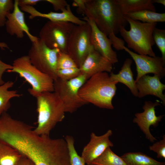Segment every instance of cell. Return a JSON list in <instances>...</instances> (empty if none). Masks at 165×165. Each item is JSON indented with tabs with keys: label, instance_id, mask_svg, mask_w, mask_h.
I'll list each match as a JSON object with an SVG mask.
<instances>
[{
	"label": "cell",
	"instance_id": "cell-1",
	"mask_svg": "<svg viewBox=\"0 0 165 165\" xmlns=\"http://www.w3.org/2000/svg\"><path fill=\"white\" fill-rule=\"evenodd\" d=\"M12 146L35 165H71L65 139L38 135L31 127L20 131L13 139Z\"/></svg>",
	"mask_w": 165,
	"mask_h": 165
},
{
	"label": "cell",
	"instance_id": "cell-2",
	"mask_svg": "<svg viewBox=\"0 0 165 165\" xmlns=\"http://www.w3.org/2000/svg\"><path fill=\"white\" fill-rule=\"evenodd\" d=\"M86 7L85 16L107 36L117 34L121 26L128 24L116 0H87Z\"/></svg>",
	"mask_w": 165,
	"mask_h": 165
},
{
	"label": "cell",
	"instance_id": "cell-3",
	"mask_svg": "<svg viewBox=\"0 0 165 165\" xmlns=\"http://www.w3.org/2000/svg\"><path fill=\"white\" fill-rule=\"evenodd\" d=\"M107 72L97 73L87 79L79 89V97L87 104L100 108L112 110L113 97L116 94V84Z\"/></svg>",
	"mask_w": 165,
	"mask_h": 165
},
{
	"label": "cell",
	"instance_id": "cell-4",
	"mask_svg": "<svg viewBox=\"0 0 165 165\" xmlns=\"http://www.w3.org/2000/svg\"><path fill=\"white\" fill-rule=\"evenodd\" d=\"M35 98L38 116L37 126L34 131L39 135H49L57 123L64 118V105L54 92H43Z\"/></svg>",
	"mask_w": 165,
	"mask_h": 165
},
{
	"label": "cell",
	"instance_id": "cell-5",
	"mask_svg": "<svg viewBox=\"0 0 165 165\" xmlns=\"http://www.w3.org/2000/svg\"><path fill=\"white\" fill-rule=\"evenodd\" d=\"M125 17L130 25V29L127 30L125 27L121 26L119 32L128 47L138 54L155 57L152 49L155 44L152 34L157 23H143L126 16Z\"/></svg>",
	"mask_w": 165,
	"mask_h": 165
},
{
	"label": "cell",
	"instance_id": "cell-6",
	"mask_svg": "<svg viewBox=\"0 0 165 165\" xmlns=\"http://www.w3.org/2000/svg\"><path fill=\"white\" fill-rule=\"evenodd\" d=\"M12 65V69L7 72L16 73L24 79L31 86L28 90L33 96L35 97L43 92H54V80L32 65L28 55L16 58Z\"/></svg>",
	"mask_w": 165,
	"mask_h": 165
},
{
	"label": "cell",
	"instance_id": "cell-7",
	"mask_svg": "<svg viewBox=\"0 0 165 165\" xmlns=\"http://www.w3.org/2000/svg\"><path fill=\"white\" fill-rule=\"evenodd\" d=\"M84 75L65 81L58 78L54 81V92L63 103L65 112L72 113L87 104L79 97V89L87 80Z\"/></svg>",
	"mask_w": 165,
	"mask_h": 165
},
{
	"label": "cell",
	"instance_id": "cell-8",
	"mask_svg": "<svg viewBox=\"0 0 165 165\" xmlns=\"http://www.w3.org/2000/svg\"><path fill=\"white\" fill-rule=\"evenodd\" d=\"M86 22L83 25H75L69 36L67 46V53L79 68L82 65L93 46L91 27Z\"/></svg>",
	"mask_w": 165,
	"mask_h": 165
},
{
	"label": "cell",
	"instance_id": "cell-9",
	"mask_svg": "<svg viewBox=\"0 0 165 165\" xmlns=\"http://www.w3.org/2000/svg\"><path fill=\"white\" fill-rule=\"evenodd\" d=\"M60 51L50 48L38 38L32 42L28 55L32 65L54 81L57 78V60Z\"/></svg>",
	"mask_w": 165,
	"mask_h": 165
},
{
	"label": "cell",
	"instance_id": "cell-10",
	"mask_svg": "<svg viewBox=\"0 0 165 165\" xmlns=\"http://www.w3.org/2000/svg\"><path fill=\"white\" fill-rule=\"evenodd\" d=\"M74 26L69 22L49 20L41 29L39 38L50 48L67 53L69 38Z\"/></svg>",
	"mask_w": 165,
	"mask_h": 165
},
{
	"label": "cell",
	"instance_id": "cell-11",
	"mask_svg": "<svg viewBox=\"0 0 165 165\" xmlns=\"http://www.w3.org/2000/svg\"><path fill=\"white\" fill-rule=\"evenodd\" d=\"M123 48L130 55L136 64L137 76L135 82L141 76L148 73L157 75L161 79L164 77L165 61L162 57L139 54L131 51L125 46H123Z\"/></svg>",
	"mask_w": 165,
	"mask_h": 165
},
{
	"label": "cell",
	"instance_id": "cell-12",
	"mask_svg": "<svg viewBox=\"0 0 165 165\" xmlns=\"http://www.w3.org/2000/svg\"><path fill=\"white\" fill-rule=\"evenodd\" d=\"M160 105L158 101L154 103L150 101H145L142 108L144 111L135 113L133 120L134 123L137 124L146 138L152 143L157 140L151 133L150 127L151 126L157 127L164 116L163 115L158 116L156 115L155 107Z\"/></svg>",
	"mask_w": 165,
	"mask_h": 165
},
{
	"label": "cell",
	"instance_id": "cell-13",
	"mask_svg": "<svg viewBox=\"0 0 165 165\" xmlns=\"http://www.w3.org/2000/svg\"><path fill=\"white\" fill-rule=\"evenodd\" d=\"M5 23L6 32L11 36L15 35L18 38H22L25 33L32 42L38 38L31 34L29 28L24 19V13L20 9L18 5V0L14 1L13 10L6 15Z\"/></svg>",
	"mask_w": 165,
	"mask_h": 165
},
{
	"label": "cell",
	"instance_id": "cell-14",
	"mask_svg": "<svg viewBox=\"0 0 165 165\" xmlns=\"http://www.w3.org/2000/svg\"><path fill=\"white\" fill-rule=\"evenodd\" d=\"M112 134L110 129L101 136H97L94 132L91 133L90 141L84 147L81 156L86 163L90 165L106 149L113 147V144L109 139Z\"/></svg>",
	"mask_w": 165,
	"mask_h": 165
},
{
	"label": "cell",
	"instance_id": "cell-15",
	"mask_svg": "<svg viewBox=\"0 0 165 165\" xmlns=\"http://www.w3.org/2000/svg\"><path fill=\"white\" fill-rule=\"evenodd\" d=\"M84 20L90 24L91 29V39L92 45L95 50L108 59L113 64L118 62L116 52L113 50L110 39L100 31L94 22L85 16Z\"/></svg>",
	"mask_w": 165,
	"mask_h": 165
},
{
	"label": "cell",
	"instance_id": "cell-16",
	"mask_svg": "<svg viewBox=\"0 0 165 165\" xmlns=\"http://www.w3.org/2000/svg\"><path fill=\"white\" fill-rule=\"evenodd\" d=\"M113 64L94 49L91 48L87 56L79 68L81 74L87 79L100 72H111Z\"/></svg>",
	"mask_w": 165,
	"mask_h": 165
},
{
	"label": "cell",
	"instance_id": "cell-17",
	"mask_svg": "<svg viewBox=\"0 0 165 165\" xmlns=\"http://www.w3.org/2000/svg\"><path fill=\"white\" fill-rule=\"evenodd\" d=\"M161 78L158 75L153 76L145 75L137 81L136 84L138 90V97L142 98L148 95H152L159 98L163 105H165V95L163 93L165 85L160 81Z\"/></svg>",
	"mask_w": 165,
	"mask_h": 165
},
{
	"label": "cell",
	"instance_id": "cell-18",
	"mask_svg": "<svg viewBox=\"0 0 165 165\" xmlns=\"http://www.w3.org/2000/svg\"><path fill=\"white\" fill-rule=\"evenodd\" d=\"M20 9L22 11L29 13V19H31L41 17L48 19L52 21L69 22L78 25H83L86 22L81 20L73 13L69 4L61 13L51 11L47 13H42L38 11L33 6H22Z\"/></svg>",
	"mask_w": 165,
	"mask_h": 165
},
{
	"label": "cell",
	"instance_id": "cell-19",
	"mask_svg": "<svg viewBox=\"0 0 165 165\" xmlns=\"http://www.w3.org/2000/svg\"><path fill=\"white\" fill-rule=\"evenodd\" d=\"M132 62L130 58H126L118 73L115 74L111 72L109 76L112 80L118 83H121L126 86L132 94L134 96L138 97V90L131 67Z\"/></svg>",
	"mask_w": 165,
	"mask_h": 165
},
{
	"label": "cell",
	"instance_id": "cell-20",
	"mask_svg": "<svg viewBox=\"0 0 165 165\" xmlns=\"http://www.w3.org/2000/svg\"><path fill=\"white\" fill-rule=\"evenodd\" d=\"M122 13L125 16L130 13L144 10L156 12L152 0H116Z\"/></svg>",
	"mask_w": 165,
	"mask_h": 165
},
{
	"label": "cell",
	"instance_id": "cell-21",
	"mask_svg": "<svg viewBox=\"0 0 165 165\" xmlns=\"http://www.w3.org/2000/svg\"><path fill=\"white\" fill-rule=\"evenodd\" d=\"M120 157L126 165H165L164 162L158 161L140 152H127Z\"/></svg>",
	"mask_w": 165,
	"mask_h": 165
},
{
	"label": "cell",
	"instance_id": "cell-22",
	"mask_svg": "<svg viewBox=\"0 0 165 165\" xmlns=\"http://www.w3.org/2000/svg\"><path fill=\"white\" fill-rule=\"evenodd\" d=\"M14 85V82L8 81L0 85V117L10 107V100L14 97H20L21 95L16 90H8Z\"/></svg>",
	"mask_w": 165,
	"mask_h": 165
},
{
	"label": "cell",
	"instance_id": "cell-23",
	"mask_svg": "<svg viewBox=\"0 0 165 165\" xmlns=\"http://www.w3.org/2000/svg\"><path fill=\"white\" fill-rule=\"evenodd\" d=\"M22 156L14 148L0 142V165H17Z\"/></svg>",
	"mask_w": 165,
	"mask_h": 165
},
{
	"label": "cell",
	"instance_id": "cell-24",
	"mask_svg": "<svg viewBox=\"0 0 165 165\" xmlns=\"http://www.w3.org/2000/svg\"><path fill=\"white\" fill-rule=\"evenodd\" d=\"M125 16L143 23H154L165 21V13H158L148 10L128 13Z\"/></svg>",
	"mask_w": 165,
	"mask_h": 165
},
{
	"label": "cell",
	"instance_id": "cell-25",
	"mask_svg": "<svg viewBox=\"0 0 165 165\" xmlns=\"http://www.w3.org/2000/svg\"><path fill=\"white\" fill-rule=\"evenodd\" d=\"M91 164L94 165H126L120 156L114 153L110 147L108 148Z\"/></svg>",
	"mask_w": 165,
	"mask_h": 165
},
{
	"label": "cell",
	"instance_id": "cell-26",
	"mask_svg": "<svg viewBox=\"0 0 165 165\" xmlns=\"http://www.w3.org/2000/svg\"><path fill=\"white\" fill-rule=\"evenodd\" d=\"M68 148L71 165H85L83 158L78 154L74 146L73 137L66 135L65 137Z\"/></svg>",
	"mask_w": 165,
	"mask_h": 165
},
{
	"label": "cell",
	"instance_id": "cell-27",
	"mask_svg": "<svg viewBox=\"0 0 165 165\" xmlns=\"http://www.w3.org/2000/svg\"><path fill=\"white\" fill-rule=\"evenodd\" d=\"M77 67L76 64L68 53L61 51L58 52L57 60V70Z\"/></svg>",
	"mask_w": 165,
	"mask_h": 165
},
{
	"label": "cell",
	"instance_id": "cell-28",
	"mask_svg": "<svg viewBox=\"0 0 165 165\" xmlns=\"http://www.w3.org/2000/svg\"><path fill=\"white\" fill-rule=\"evenodd\" d=\"M152 35L155 43L161 53L162 57L165 61V30L156 27Z\"/></svg>",
	"mask_w": 165,
	"mask_h": 165
},
{
	"label": "cell",
	"instance_id": "cell-29",
	"mask_svg": "<svg viewBox=\"0 0 165 165\" xmlns=\"http://www.w3.org/2000/svg\"><path fill=\"white\" fill-rule=\"evenodd\" d=\"M14 8V1L12 0H0V27L5 25L6 15Z\"/></svg>",
	"mask_w": 165,
	"mask_h": 165
},
{
	"label": "cell",
	"instance_id": "cell-30",
	"mask_svg": "<svg viewBox=\"0 0 165 165\" xmlns=\"http://www.w3.org/2000/svg\"><path fill=\"white\" fill-rule=\"evenodd\" d=\"M57 78L64 80L68 81L81 75L79 68H74L57 70Z\"/></svg>",
	"mask_w": 165,
	"mask_h": 165
},
{
	"label": "cell",
	"instance_id": "cell-31",
	"mask_svg": "<svg viewBox=\"0 0 165 165\" xmlns=\"http://www.w3.org/2000/svg\"><path fill=\"white\" fill-rule=\"evenodd\" d=\"M149 149L157 154V158L165 159V135L164 134L162 139L154 143L149 146Z\"/></svg>",
	"mask_w": 165,
	"mask_h": 165
},
{
	"label": "cell",
	"instance_id": "cell-32",
	"mask_svg": "<svg viewBox=\"0 0 165 165\" xmlns=\"http://www.w3.org/2000/svg\"><path fill=\"white\" fill-rule=\"evenodd\" d=\"M112 43V45L116 50H123V46H124V41L121 38H119L113 33H112L108 36Z\"/></svg>",
	"mask_w": 165,
	"mask_h": 165
},
{
	"label": "cell",
	"instance_id": "cell-33",
	"mask_svg": "<svg viewBox=\"0 0 165 165\" xmlns=\"http://www.w3.org/2000/svg\"><path fill=\"white\" fill-rule=\"evenodd\" d=\"M52 5L54 10L55 11L61 10V11L65 9L68 4L65 0H46Z\"/></svg>",
	"mask_w": 165,
	"mask_h": 165
},
{
	"label": "cell",
	"instance_id": "cell-34",
	"mask_svg": "<svg viewBox=\"0 0 165 165\" xmlns=\"http://www.w3.org/2000/svg\"><path fill=\"white\" fill-rule=\"evenodd\" d=\"M87 0H74L72 6L77 7V12L78 14H84L86 10V3Z\"/></svg>",
	"mask_w": 165,
	"mask_h": 165
},
{
	"label": "cell",
	"instance_id": "cell-35",
	"mask_svg": "<svg viewBox=\"0 0 165 165\" xmlns=\"http://www.w3.org/2000/svg\"><path fill=\"white\" fill-rule=\"evenodd\" d=\"M12 68V65L4 62L0 59V85L3 84L5 82L2 79V76L4 73L11 70Z\"/></svg>",
	"mask_w": 165,
	"mask_h": 165
},
{
	"label": "cell",
	"instance_id": "cell-36",
	"mask_svg": "<svg viewBox=\"0 0 165 165\" xmlns=\"http://www.w3.org/2000/svg\"><path fill=\"white\" fill-rule=\"evenodd\" d=\"M42 1L41 0H18L19 7L22 6H32L35 5L38 2Z\"/></svg>",
	"mask_w": 165,
	"mask_h": 165
},
{
	"label": "cell",
	"instance_id": "cell-37",
	"mask_svg": "<svg viewBox=\"0 0 165 165\" xmlns=\"http://www.w3.org/2000/svg\"><path fill=\"white\" fill-rule=\"evenodd\" d=\"M17 165H35L33 162L28 158L23 155Z\"/></svg>",
	"mask_w": 165,
	"mask_h": 165
},
{
	"label": "cell",
	"instance_id": "cell-38",
	"mask_svg": "<svg viewBox=\"0 0 165 165\" xmlns=\"http://www.w3.org/2000/svg\"><path fill=\"white\" fill-rule=\"evenodd\" d=\"M0 48L2 50H5L6 49H9L8 45L5 42H0Z\"/></svg>",
	"mask_w": 165,
	"mask_h": 165
},
{
	"label": "cell",
	"instance_id": "cell-39",
	"mask_svg": "<svg viewBox=\"0 0 165 165\" xmlns=\"http://www.w3.org/2000/svg\"><path fill=\"white\" fill-rule=\"evenodd\" d=\"M152 3H157L161 4L164 6H165V0H152Z\"/></svg>",
	"mask_w": 165,
	"mask_h": 165
},
{
	"label": "cell",
	"instance_id": "cell-40",
	"mask_svg": "<svg viewBox=\"0 0 165 165\" xmlns=\"http://www.w3.org/2000/svg\"><path fill=\"white\" fill-rule=\"evenodd\" d=\"M90 165H94V164H91Z\"/></svg>",
	"mask_w": 165,
	"mask_h": 165
}]
</instances>
